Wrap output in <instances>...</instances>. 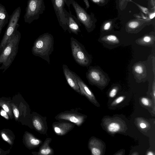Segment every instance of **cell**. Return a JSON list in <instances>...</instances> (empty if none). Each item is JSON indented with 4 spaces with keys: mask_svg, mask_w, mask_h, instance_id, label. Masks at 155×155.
<instances>
[{
    "mask_svg": "<svg viewBox=\"0 0 155 155\" xmlns=\"http://www.w3.org/2000/svg\"><path fill=\"white\" fill-rule=\"evenodd\" d=\"M21 35L16 29L0 54V69L4 72L11 65L18 53Z\"/></svg>",
    "mask_w": 155,
    "mask_h": 155,
    "instance_id": "obj_1",
    "label": "cell"
},
{
    "mask_svg": "<svg viewBox=\"0 0 155 155\" xmlns=\"http://www.w3.org/2000/svg\"><path fill=\"white\" fill-rule=\"evenodd\" d=\"M53 36L48 33L39 36L35 41L32 48V54L39 57L50 64V55L54 50Z\"/></svg>",
    "mask_w": 155,
    "mask_h": 155,
    "instance_id": "obj_2",
    "label": "cell"
},
{
    "mask_svg": "<svg viewBox=\"0 0 155 155\" xmlns=\"http://www.w3.org/2000/svg\"><path fill=\"white\" fill-rule=\"evenodd\" d=\"M70 40L72 55L75 62L81 66L88 67L91 61V56L77 39L72 37Z\"/></svg>",
    "mask_w": 155,
    "mask_h": 155,
    "instance_id": "obj_3",
    "label": "cell"
},
{
    "mask_svg": "<svg viewBox=\"0 0 155 155\" xmlns=\"http://www.w3.org/2000/svg\"><path fill=\"white\" fill-rule=\"evenodd\" d=\"M45 9L44 0H28L24 16L25 22L30 24L38 19Z\"/></svg>",
    "mask_w": 155,
    "mask_h": 155,
    "instance_id": "obj_4",
    "label": "cell"
},
{
    "mask_svg": "<svg viewBox=\"0 0 155 155\" xmlns=\"http://www.w3.org/2000/svg\"><path fill=\"white\" fill-rule=\"evenodd\" d=\"M21 13V8L18 7L14 10L10 16L8 25L0 43V54L5 46L10 37L19 26L18 21Z\"/></svg>",
    "mask_w": 155,
    "mask_h": 155,
    "instance_id": "obj_5",
    "label": "cell"
},
{
    "mask_svg": "<svg viewBox=\"0 0 155 155\" xmlns=\"http://www.w3.org/2000/svg\"><path fill=\"white\" fill-rule=\"evenodd\" d=\"M80 108H76L64 111L58 114L55 117L58 121L72 123L78 127L81 126L86 118V116L78 112Z\"/></svg>",
    "mask_w": 155,
    "mask_h": 155,
    "instance_id": "obj_6",
    "label": "cell"
},
{
    "mask_svg": "<svg viewBox=\"0 0 155 155\" xmlns=\"http://www.w3.org/2000/svg\"><path fill=\"white\" fill-rule=\"evenodd\" d=\"M72 5L77 15V18L85 27L88 32L92 30L93 21L91 15L88 14L85 10L74 0H68L66 5L70 10V5Z\"/></svg>",
    "mask_w": 155,
    "mask_h": 155,
    "instance_id": "obj_7",
    "label": "cell"
},
{
    "mask_svg": "<svg viewBox=\"0 0 155 155\" xmlns=\"http://www.w3.org/2000/svg\"><path fill=\"white\" fill-rule=\"evenodd\" d=\"M54 11L56 14L60 26L64 31H68L64 10L65 4L66 5L68 0H51Z\"/></svg>",
    "mask_w": 155,
    "mask_h": 155,
    "instance_id": "obj_8",
    "label": "cell"
},
{
    "mask_svg": "<svg viewBox=\"0 0 155 155\" xmlns=\"http://www.w3.org/2000/svg\"><path fill=\"white\" fill-rule=\"evenodd\" d=\"M86 77L90 83L102 84L106 83L107 78L104 74L97 68L90 67L86 73Z\"/></svg>",
    "mask_w": 155,
    "mask_h": 155,
    "instance_id": "obj_9",
    "label": "cell"
},
{
    "mask_svg": "<svg viewBox=\"0 0 155 155\" xmlns=\"http://www.w3.org/2000/svg\"><path fill=\"white\" fill-rule=\"evenodd\" d=\"M46 117L34 113L32 116V122L35 130L39 133L47 135L48 130Z\"/></svg>",
    "mask_w": 155,
    "mask_h": 155,
    "instance_id": "obj_10",
    "label": "cell"
},
{
    "mask_svg": "<svg viewBox=\"0 0 155 155\" xmlns=\"http://www.w3.org/2000/svg\"><path fill=\"white\" fill-rule=\"evenodd\" d=\"M64 12L66 19L68 31L70 34L72 33L78 35L81 31L80 28L81 26L80 22L77 18L71 14L70 10L68 12L65 9Z\"/></svg>",
    "mask_w": 155,
    "mask_h": 155,
    "instance_id": "obj_11",
    "label": "cell"
},
{
    "mask_svg": "<svg viewBox=\"0 0 155 155\" xmlns=\"http://www.w3.org/2000/svg\"><path fill=\"white\" fill-rule=\"evenodd\" d=\"M75 125L70 122L58 121L52 124V129L55 134L59 136L67 134L74 127Z\"/></svg>",
    "mask_w": 155,
    "mask_h": 155,
    "instance_id": "obj_12",
    "label": "cell"
},
{
    "mask_svg": "<svg viewBox=\"0 0 155 155\" xmlns=\"http://www.w3.org/2000/svg\"><path fill=\"white\" fill-rule=\"evenodd\" d=\"M63 72L66 81L69 85L75 91L81 95L79 87L74 72L71 70L68 66L65 64L62 65Z\"/></svg>",
    "mask_w": 155,
    "mask_h": 155,
    "instance_id": "obj_13",
    "label": "cell"
},
{
    "mask_svg": "<svg viewBox=\"0 0 155 155\" xmlns=\"http://www.w3.org/2000/svg\"><path fill=\"white\" fill-rule=\"evenodd\" d=\"M74 74L79 87L81 95L85 96L91 101H93L94 97L90 89L79 76L75 73Z\"/></svg>",
    "mask_w": 155,
    "mask_h": 155,
    "instance_id": "obj_14",
    "label": "cell"
},
{
    "mask_svg": "<svg viewBox=\"0 0 155 155\" xmlns=\"http://www.w3.org/2000/svg\"><path fill=\"white\" fill-rule=\"evenodd\" d=\"M51 141V138H47L41 144L38 151L33 152L34 154L36 155H53L54 150L50 146Z\"/></svg>",
    "mask_w": 155,
    "mask_h": 155,
    "instance_id": "obj_15",
    "label": "cell"
},
{
    "mask_svg": "<svg viewBox=\"0 0 155 155\" xmlns=\"http://www.w3.org/2000/svg\"><path fill=\"white\" fill-rule=\"evenodd\" d=\"M25 141L26 146L29 149L36 148L43 143V141L32 134L27 132L25 135Z\"/></svg>",
    "mask_w": 155,
    "mask_h": 155,
    "instance_id": "obj_16",
    "label": "cell"
},
{
    "mask_svg": "<svg viewBox=\"0 0 155 155\" xmlns=\"http://www.w3.org/2000/svg\"><path fill=\"white\" fill-rule=\"evenodd\" d=\"M8 15L5 7L0 3V35L3 28L8 22Z\"/></svg>",
    "mask_w": 155,
    "mask_h": 155,
    "instance_id": "obj_17",
    "label": "cell"
},
{
    "mask_svg": "<svg viewBox=\"0 0 155 155\" xmlns=\"http://www.w3.org/2000/svg\"><path fill=\"white\" fill-rule=\"evenodd\" d=\"M102 40L106 43L110 44H116L119 43L120 41L117 37L114 35H109L103 37Z\"/></svg>",
    "mask_w": 155,
    "mask_h": 155,
    "instance_id": "obj_18",
    "label": "cell"
},
{
    "mask_svg": "<svg viewBox=\"0 0 155 155\" xmlns=\"http://www.w3.org/2000/svg\"><path fill=\"white\" fill-rule=\"evenodd\" d=\"M153 39L150 36L146 35L142 38L139 39V42L141 44L147 45L150 44L153 42Z\"/></svg>",
    "mask_w": 155,
    "mask_h": 155,
    "instance_id": "obj_19",
    "label": "cell"
},
{
    "mask_svg": "<svg viewBox=\"0 0 155 155\" xmlns=\"http://www.w3.org/2000/svg\"><path fill=\"white\" fill-rule=\"evenodd\" d=\"M134 71L136 74L140 75L144 73L145 69L143 65L138 64L134 66Z\"/></svg>",
    "mask_w": 155,
    "mask_h": 155,
    "instance_id": "obj_20",
    "label": "cell"
},
{
    "mask_svg": "<svg viewBox=\"0 0 155 155\" xmlns=\"http://www.w3.org/2000/svg\"><path fill=\"white\" fill-rule=\"evenodd\" d=\"M120 129V126L119 124L115 123H112L108 126V129L109 131L112 132H115L117 131Z\"/></svg>",
    "mask_w": 155,
    "mask_h": 155,
    "instance_id": "obj_21",
    "label": "cell"
},
{
    "mask_svg": "<svg viewBox=\"0 0 155 155\" xmlns=\"http://www.w3.org/2000/svg\"><path fill=\"white\" fill-rule=\"evenodd\" d=\"M0 105L5 111L8 113L9 115L12 116L11 109L8 104L4 102L0 101Z\"/></svg>",
    "mask_w": 155,
    "mask_h": 155,
    "instance_id": "obj_22",
    "label": "cell"
},
{
    "mask_svg": "<svg viewBox=\"0 0 155 155\" xmlns=\"http://www.w3.org/2000/svg\"><path fill=\"white\" fill-rule=\"evenodd\" d=\"M92 154L94 155H100L101 151L99 149L94 147H90Z\"/></svg>",
    "mask_w": 155,
    "mask_h": 155,
    "instance_id": "obj_23",
    "label": "cell"
},
{
    "mask_svg": "<svg viewBox=\"0 0 155 155\" xmlns=\"http://www.w3.org/2000/svg\"><path fill=\"white\" fill-rule=\"evenodd\" d=\"M139 25V23L137 21H132L130 22L128 24V26L131 28H135Z\"/></svg>",
    "mask_w": 155,
    "mask_h": 155,
    "instance_id": "obj_24",
    "label": "cell"
},
{
    "mask_svg": "<svg viewBox=\"0 0 155 155\" xmlns=\"http://www.w3.org/2000/svg\"><path fill=\"white\" fill-rule=\"evenodd\" d=\"M13 113L15 117L17 119L19 116V112L18 109L15 106H13Z\"/></svg>",
    "mask_w": 155,
    "mask_h": 155,
    "instance_id": "obj_25",
    "label": "cell"
},
{
    "mask_svg": "<svg viewBox=\"0 0 155 155\" xmlns=\"http://www.w3.org/2000/svg\"><path fill=\"white\" fill-rule=\"evenodd\" d=\"M117 91V90L116 88H113L110 91L109 95L110 97H113L116 95Z\"/></svg>",
    "mask_w": 155,
    "mask_h": 155,
    "instance_id": "obj_26",
    "label": "cell"
},
{
    "mask_svg": "<svg viewBox=\"0 0 155 155\" xmlns=\"http://www.w3.org/2000/svg\"><path fill=\"white\" fill-rule=\"evenodd\" d=\"M141 101L142 104L145 106H148L149 104V101L148 99L146 98H142Z\"/></svg>",
    "mask_w": 155,
    "mask_h": 155,
    "instance_id": "obj_27",
    "label": "cell"
},
{
    "mask_svg": "<svg viewBox=\"0 0 155 155\" xmlns=\"http://www.w3.org/2000/svg\"><path fill=\"white\" fill-rule=\"evenodd\" d=\"M0 114L1 115L6 119H8V117L7 114V112L4 110H1L0 112Z\"/></svg>",
    "mask_w": 155,
    "mask_h": 155,
    "instance_id": "obj_28",
    "label": "cell"
},
{
    "mask_svg": "<svg viewBox=\"0 0 155 155\" xmlns=\"http://www.w3.org/2000/svg\"><path fill=\"white\" fill-rule=\"evenodd\" d=\"M111 25V24L110 22H107L104 25L103 28L105 30H107L109 29Z\"/></svg>",
    "mask_w": 155,
    "mask_h": 155,
    "instance_id": "obj_29",
    "label": "cell"
},
{
    "mask_svg": "<svg viewBox=\"0 0 155 155\" xmlns=\"http://www.w3.org/2000/svg\"><path fill=\"white\" fill-rule=\"evenodd\" d=\"M124 97L120 96L117 98L115 101V103L118 104L122 102L124 99Z\"/></svg>",
    "mask_w": 155,
    "mask_h": 155,
    "instance_id": "obj_30",
    "label": "cell"
},
{
    "mask_svg": "<svg viewBox=\"0 0 155 155\" xmlns=\"http://www.w3.org/2000/svg\"><path fill=\"white\" fill-rule=\"evenodd\" d=\"M2 136L3 138L4 139V140L8 142L9 141V139L8 137H7L6 135L4 133H3L2 134Z\"/></svg>",
    "mask_w": 155,
    "mask_h": 155,
    "instance_id": "obj_31",
    "label": "cell"
},
{
    "mask_svg": "<svg viewBox=\"0 0 155 155\" xmlns=\"http://www.w3.org/2000/svg\"><path fill=\"white\" fill-rule=\"evenodd\" d=\"M140 126L142 128H145L146 127V124L143 123H141L140 124Z\"/></svg>",
    "mask_w": 155,
    "mask_h": 155,
    "instance_id": "obj_32",
    "label": "cell"
},
{
    "mask_svg": "<svg viewBox=\"0 0 155 155\" xmlns=\"http://www.w3.org/2000/svg\"><path fill=\"white\" fill-rule=\"evenodd\" d=\"M84 1L86 4L87 8H88L89 6V4L87 0H84Z\"/></svg>",
    "mask_w": 155,
    "mask_h": 155,
    "instance_id": "obj_33",
    "label": "cell"
},
{
    "mask_svg": "<svg viewBox=\"0 0 155 155\" xmlns=\"http://www.w3.org/2000/svg\"><path fill=\"white\" fill-rule=\"evenodd\" d=\"M155 13L154 12V13H152V14H151L150 15V19H152V18H153L155 17Z\"/></svg>",
    "mask_w": 155,
    "mask_h": 155,
    "instance_id": "obj_34",
    "label": "cell"
},
{
    "mask_svg": "<svg viewBox=\"0 0 155 155\" xmlns=\"http://www.w3.org/2000/svg\"><path fill=\"white\" fill-rule=\"evenodd\" d=\"M153 153L152 152H148V153H147V155H153Z\"/></svg>",
    "mask_w": 155,
    "mask_h": 155,
    "instance_id": "obj_35",
    "label": "cell"
}]
</instances>
